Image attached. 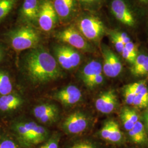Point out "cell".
I'll use <instances>...</instances> for the list:
<instances>
[{"mask_svg":"<svg viewBox=\"0 0 148 148\" xmlns=\"http://www.w3.org/2000/svg\"><path fill=\"white\" fill-rule=\"evenodd\" d=\"M117 105V99L114 90H108L99 95L95 103L97 110L103 114H110L114 111Z\"/></svg>","mask_w":148,"mask_h":148,"instance_id":"obj_11","label":"cell"},{"mask_svg":"<svg viewBox=\"0 0 148 148\" xmlns=\"http://www.w3.org/2000/svg\"><path fill=\"white\" fill-rule=\"evenodd\" d=\"M80 1H81L82 2H85V3H92V2H95L97 0H80Z\"/></svg>","mask_w":148,"mask_h":148,"instance_id":"obj_41","label":"cell"},{"mask_svg":"<svg viewBox=\"0 0 148 148\" xmlns=\"http://www.w3.org/2000/svg\"><path fill=\"white\" fill-rule=\"evenodd\" d=\"M121 112L125 114L133 123H135L138 121H139V116L138 114L134 109L129 108H125L123 109H122Z\"/></svg>","mask_w":148,"mask_h":148,"instance_id":"obj_29","label":"cell"},{"mask_svg":"<svg viewBox=\"0 0 148 148\" xmlns=\"http://www.w3.org/2000/svg\"><path fill=\"white\" fill-rule=\"evenodd\" d=\"M40 5L38 0H25L21 9V16L24 21L30 24L37 22Z\"/></svg>","mask_w":148,"mask_h":148,"instance_id":"obj_12","label":"cell"},{"mask_svg":"<svg viewBox=\"0 0 148 148\" xmlns=\"http://www.w3.org/2000/svg\"><path fill=\"white\" fill-rule=\"evenodd\" d=\"M132 105L139 108H144L148 106V101L144 99L139 95H137L134 98Z\"/></svg>","mask_w":148,"mask_h":148,"instance_id":"obj_33","label":"cell"},{"mask_svg":"<svg viewBox=\"0 0 148 148\" xmlns=\"http://www.w3.org/2000/svg\"><path fill=\"white\" fill-rule=\"evenodd\" d=\"M104 81L103 73L97 75L95 77L88 81L85 85L90 88H93L101 85Z\"/></svg>","mask_w":148,"mask_h":148,"instance_id":"obj_26","label":"cell"},{"mask_svg":"<svg viewBox=\"0 0 148 148\" xmlns=\"http://www.w3.org/2000/svg\"><path fill=\"white\" fill-rule=\"evenodd\" d=\"M13 131L21 145L26 148L32 147V140L27 121L18 122L14 124Z\"/></svg>","mask_w":148,"mask_h":148,"instance_id":"obj_14","label":"cell"},{"mask_svg":"<svg viewBox=\"0 0 148 148\" xmlns=\"http://www.w3.org/2000/svg\"><path fill=\"white\" fill-rule=\"evenodd\" d=\"M132 130L137 136L140 142V145H148V137L147 133L145 126L142 122L139 120L136 122Z\"/></svg>","mask_w":148,"mask_h":148,"instance_id":"obj_20","label":"cell"},{"mask_svg":"<svg viewBox=\"0 0 148 148\" xmlns=\"http://www.w3.org/2000/svg\"><path fill=\"white\" fill-rule=\"evenodd\" d=\"M122 139L123 134L118 123L114 120H111V130L108 142L112 143H119L121 142Z\"/></svg>","mask_w":148,"mask_h":148,"instance_id":"obj_19","label":"cell"},{"mask_svg":"<svg viewBox=\"0 0 148 148\" xmlns=\"http://www.w3.org/2000/svg\"><path fill=\"white\" fill-rule=\"evenodd\" d=\"M79 32L86 39L97 41L101 39L106 32V27L98 18L93 16H85L79 21Z\"/></svg>","mask_w":148,"mask_h":148,"instance_id":"obj_4","label":"cell"},{"mask_svg":"<svg viewBox=\"0 0 148 148\" xmlns=\"http://www.w3.org/2000/svg\"><path fill=\"white\" fill-rule=\"evenodd\" d=\"M122 57L125 59L127 62L131 64L134 63L135 62V60L137 58L138 55H136L134 53H132L130 51H128L127 49L124 47V48L122 51L121 53Z\"/></svg>","mask_w":148,"mask_h":148,"instance_id":"obj_31","label":"cell"},{"mask_svg":"<svg viewBox=\"0 0 148 148\" xmlns=\"http://www.w3.org/2000/svg\"><path fill=\"white\" fill-rule=\"evenodd\" d=\"M68 148H99V146L92 140L85 139L75 142Z\"/></svg>","mask_w":148,"mask_h":148,"instance_id":"obj_24","label":"cell"},{"mask_svg":"<svg viewBox=\"0 0 148 148\" xmlns=\"http://www.w3.org/2000/svg\"><path fill=\"white\" fill-rule=\"evenodd\" d=\"M59 116V111H53L44 114L36 119L38 121L44 125H50L57 121Z\"/></svg>","mask_w":148,"mask_h":148,"instance_id":"obj_23","label":"cell"},{"mask_svg":"<svg viewBox=\"0 0 148 148\" xmlns=\"http://www.w3.org/2000/svg\"><path fill=\"white\" fill-rule=\"evenodd\" d=\"M114 32L118 38L124 43V45L126 44L131 41V38L128 36V35L126 32H119V31H114Z\"/></svg>","mask_w":148,"mask_h":148,"instance_id":"obj_36","label":"cell"},{"mask_svg":"<svg viewBox=\"0 0 148 148\" xmlns=\"http://www.w3.org/2000/svg\"><path fill=\"white\" fill-rule=\"evenodd\" d=\"M111 120L108 121L104 123V125H103V126L102 127L100 131L99 134L101 137L106 141H108L109 133L111 130Z\"/></svg>","mask_w":148,"mask_h":148,"instance_id":"obj_30","label":"cell"},{"mask_svg":"<svg viewBox=\"0 0 148 148\" xmlns=\"http://www.w3.org/2000/svg\"><path fill=\"white\" fill-rule=\"evenodd\" d=\"M8 36L12 47L17 52L36 47L40 41L38 33L29 26L16 29L10 32Z\"/></svg>","mask_w":148,"mask_h":148,"instance_id":"obj_2","label":"cell"},{"mask_svg":"<svg viewBox=\"0 0 148 148\" xmlns=\"http://www.w3.org/2000/svg\"><path fill=\"white\" fill-rule=\"evenodd\" d=\"M90 125V119L82 111H75L66 117L61 128L68 135H79L85 132Z\"/></svg>","mask_w":148,"mask_h":148,"instance_id":"obj_7","label":"cell"},{"mask_svg":"<svg viewBox=\"0 0 148 148\" xmlns=\"http://www.w3.org/2000/svg\"><path fill=\"white\" fill-rule=\"evenodd\" d=\"M23 103V100L19 95L11 93L1 95L0 97V110L5 112L14 110L21 106Z\"/></svg>","mask_w":148,"mask_h":148,"instance_id":"obj_17","label":"cell"},{"mask_svg":"<svg viewBox=\"0 0 148 148\" xmlns=\"http://www.w3.org/2000/svg\"><path fill=\"white\" fill-rule=\"evenodd\" d=\"M13 90V86L8 75L0 70V95L11 94Z\"/></svg>","mask_w":148,"mask_h":148,"instance_id":"obj_18","label":"cell"},{"mask_svg":"<svg viewBox=\"0 0 148 148\" xmlns=\"http://www.w3.org/2000/svg\"><path fill=\"white\" fill-rule=\"evenodd\" d=\"M109 36L111 40V42L112 43L116 48L117 51L120 54H121L122 51L125 47L124 43L118 38V37L115 34L114 31H111L109 33Z\"/></svg>","mask_w":148,"mask_h":148,"instance_id":"obj_27","label":"cell"},{"mask_svg":"<svg viewBox=\"0 0 148 148\" xmlns=\"http://www.w3.org/2000/svg\"><path fill=\"white\" fill-rule=\"evenodd\" d=\"M16 2V0H0V22L11 12Z\"/></svg>","mask_w":148,"mask_h":148,"instance_id":"obj_22","label":"cell"},{"mask_svg":"<svg viewBox=\"0 0 148 148\" xmlns=\"http://www.w3.org/2000/svg\"><path fill=\"white\" fill-rule=\"evenodd\" d=\"M54 58L62 69L71 70L81 63V56L79 52L69 45H57L53 48Z\"/></svg>","mask_w":148,"mask_h":148,"instance_id":"obj_3","label":"cell"},{"mask_svg":"<svg viewBox=\"0 0 148 148\" xmlns=\"http://www.w3.org/2000/svg\"><path fill=\"white\" fill-rule=\"evenodd\" d=\"M101 52L103 57V71L106 76L115 77L122 70L120 59L111 49L105 45L101 46Z\"/></svg>","mask_w":148,"mask_h":148,"instance_id":"obj_9","label":"cell"},{"mask_svg":"<svg viewBox=\"0 0 148 148\" xmlns=\"http://www.w3.org/2000/svg\"><path fill=\"white\" fill-rule=\"evenodd\" d=\"M123 95H124V98H125V101L127 104L132 105L133 101L136 95L134 92H133L132 90H130L126 86L124 90Z\"/></svg>","mask_w":148,"mask_h":148,"instance_id":"obj_32","label":"cell"},{"mask_svg":"<svg viewBox=\"0 0 148 148\" xmlns=\"http://www.w3.org/2000/svg\"><path fill=\"white\" fill-rule=\"evenodd\" d=\"M56 37L60 41L68 44L76 49L86 52H92L94 51V48L87 39L74 27H69L58 32Z\"/></svg>","mask_w":148,"mask_h":148,"instance_id":"obj_5","label":"cell"},{"mask_svg":"<svg viewBox=\"0 0 148 148\" xmlns=\"http://www.w3.org/2000/svg\"><path fill=\"white\" fill-rule=\"evenodd\" d=\"M127 87L134 92L136 95L139 94L142 90L146 87V82L145 81H140L127 85Z\"/></svg>","mask_w":148,"mask_h":148,"instance_id":"obj_28","label":"cell"},{"mask_svg":"<svg viewBox=\"0 0 148 148\" xmlns=\"http://www.w3.org/2000/svg\"><path fill=\"white\" fill-rule=\"evenodd\" d=\"M53 7L57 14L63 19H66L72 15L75 8V0H54Z\"/></svg>","mask_w":148,"mask_h":148,"instance_id":"obj_16","label":"cell"},{"mask_svg":"<svg viewBox=\"0 0 148 148\" xmlns=\"http://www.w3.org/2000/svg\"><path fill=\"white\" fill-rule=\"evenodd\" d=\"M60 139V136L59 133H54L38 148H59Z\"/></svg>","mask_w":148,"mask_h":148,"instance_id":"obj_25","label":"cell"},{"mask_svg":"<svg viewBox=\"0 0 148 148\" xmlns=\"http://www.w3.org/2000/svg\"><path fill=\"white\" fill-rule=\"evenodd\" d=\"M147 74H148V56L142 67L134 75V76L139 77L144 76Z\"/></svg>","mask_w":148,"mask_h":148,"instance_id":"obj_37","label":"cell"},{"mask_svg":"<svg viewBox=\"0 0 148 148\" xmlns=\"http://www.w3.org/2000/svg\"><path fill=\"white\" fill-rule=\"evenodd\" d=\"M53 98L66 106H74L81 101L82 95L81 90L74 86H67L56 92Z\"/></svg>","mask_w":148,"mask_h":148,"instance_id":"obj_10","label":"cell"},{"mask_svg":"<svg viewBox=\"0 0 148 148\" xmlns=\"http://www.w3.org/2000/svg\"><path fill=\"white\" fill-rule=\"evenodd\" d=\"M103 72V65L97 60H90L86 64L81 71L80 77L84 84L97 75Z\"/></svg>","mask_w":148,"mask_h":148,"instance_id":"obj_15","label":"cell"},{"mask_svg":"<svg viewBox=\"0 0 148 148\" xmlns=\"http://www.w3.org/2000/svg\"><path fill=\"white\" fill-rule=\"evenodd\" d=\"M121 119L122 121L123 122L125 128L127 130V131L131 130L134 126V123H133L127 117V116L122 112L121 113Z\"/></svg>","mask_w":148,"mask_h":148,"instance_id":"obj_35","label":"cell"},{"mask_svg":"<svg viewBox=\"0 0 148 148\" xmlns=\"http://www.w3.org/2000/svg\"><path fill=\"white\" fill-rule=\"evenodd\" d=\"M2 57H3V53H2L1 48L0 47V62L1 61V60L2 59Z\"/></svg>","mask_w":148,"mask_h":148,"instance_id":"obj_42","label":"cell"},{"mask_svg":"<svg viewBox=\"0 0 148 148\" xmlns=\"http://www.w3.org/2000/svg\"><path fill=\"white\" fill-rule=\"evenodd\" d=\"M59 111L58 106L50 103L41 104L40 105L35 106L33 109V115L35 118L39 116L44 114L53 112V111Z\"/></svg>","mask_w":148,"mask_h":148,"instance_id":"obj_21","label":"cell"},{"mask_svg":"<svg viewBox=\"0 0 148 148\" xmlns=\"http://www.w3.org/2000/svg\"><path fill=\"white\" fill-rule=\"evenodd\" d=\"M144 121L145 123V127L147 128V130H148V109L144 112Z\"/></svg>","mask_w":148,"mask_h":148,"instance_id":"obj_39","label":"cell"},{"mask_svg":"<svg viewBox=\"0 0 148 148\" xmlns=\"http://www.w3.org/2000/svg\"><path fill=\"white\" fill-rule=\"evenodd\" d=\"M30 134L32 145L45 142L49 137V132L47 128L33 121H27Z\"/></svg>","mask_w":148,"mask_h":148,"instance_id":"obj_13","label":"cell"},{"mask_svg":"<svg viewBox=\"0 0 148 148\" xmlns=\"http://www.w3.org/2000/svg\"><path fill=\"white\" fill-rule=\"evenodd\" d=\"M21 68L27 81L35 86L47 84L64 76L54 57L41 46L30 49L24 54Z\"/></svg>","mask_w":148,"mask_h":148,"instance_id":"obj_1","label":"cell"},{"mask_svg":"<svg viewBox=\"0 0 148 148\" xmlns=\"http://www.w3.org/2000/svg\"><path fill=\"white\" fill-rule=\"evenodd\" d=\"M57 18L53 3L49 0H45L40 5L37 19L41 29L45 32L51 31L57 24Z\"/></svg>","mask_w":148,"mask_h":148,"instance_id":"obj_8","label":"cell"},{"mask_svg":"<svg viewBox=\"0 0 148 148\" xmlns=\"http://www.w3.org/2000/svg\"><path fill=\"white\" fill-rule=\"evenodd\" d=\"M110 8L112 15L121 24L128 27L136 26V17L127 0H111Z\"/></svg>","mask_w":148,"mask_h":148,"instance_id":"obj_6","label":"cell"},{"mask_svg":"<svg viewBox=\"0 0 148 148\" xmlns=\"http://www.w3.org/2000/svg\"><path fill=\"white\" fill-rule=\"evenodd\" d=\"M138 1L144 5H146L148 4V0H138Z\"/></svg>","mask_w":148,"mask_h":148,"instance_id":"obj_40","label":"cell"},{"mask_svg":"<svg viewBox=\"0 0 148 148\" xmlns=\"http://www.w3.org/2000/svg\"><path fill=\"white\" fill-rule=\"evenodd\" d=\"M0 148H21L17 143L11 139H5L0 142Z\"/></svg>","mask_w":148,"mask_h":148,"instance_id":"obj_34","label":"cell"},{"mask_svg":"<svg viewBox=\"0 0 148 148\" xmlns=\"http://www.w3.org/2000/svg\"><path fill=\"white\" fill-rule=\"evenodd\" d=\"M141 97H142L144 99L148 101V90L147 87H145L139 94Z\"/></svg>","mask_w":148,"mask_h":148,"instance_id":"obj_38","label":"cell"}]
</instances>
